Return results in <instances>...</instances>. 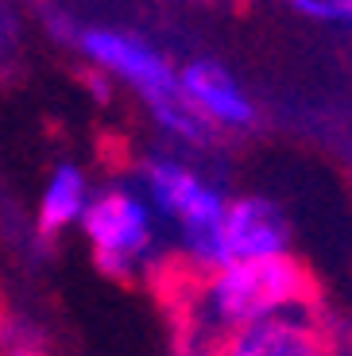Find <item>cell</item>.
Returning <instances> with one entry per match:
<instances>
[{
	"label": "cell",
	"instance_id": "6da1fadb",
	"mask_svg": "<svg viewBox=\"0 0 352 356\" xmlns=\"http://www.w3.org/2000/svg\"><path fill=\"white\" fill-rule=\"evenodd\" d=\"M314 302V279L294 259V252L255 259H225L209 271H194L186 314L194 341H205V353L217 337L255 318Z\"/></svg>",
	"mask_w": 352,
	"mask_h": 356
},
{
	"label": "cell",
	"instance_id": "7a4b0ae2",
	"mask_svg": "<svg viewBox=\"0 0 352 356\" xmlns=\"http://www.w3.org/2000/svg\"><path fill=\"white\" fill-rule=\"evenodd\" d=\"M136 186L143 190L159 221H167L175 229L182 259L190 264V275L225 264V256H221V217H225L229 194L217 182H209L182 155L147 152L136 163Z\"/></svg>",
	"mask_w": 352,
	"mask_h": 356
},
{
	"label": "cell",
	"instance_id": "3957f363",
	"mask_svg": "<svg viewBox=\"0 0 352 356\" xmlns=\"http://www.w3.org/2000/svg\"><path fill=\"white\" fill-rule=\"evenodd\" d=\"M155 209L136 182L93 190L78 229L105 275L128 279L155 256Z\"/></svg>",
	"mask_w": 352,
	"mask_h": 356
},
{
	"label": "cell",
	"instance_id": "277c9868",
	"mask_svg": "<svg viewBox=\"0 0 352 356\" xmlns=\"http://www.w3.org/2000/svg\"><path fill=\"white\" fill-rule=\"evenodd\" d=\"M74 51L86 58L97 74H105L113 86H124L128 93L143 101V108L159 105V101L178 97V66L155 43H147L136 31L124 27H78L74 31Z\"/></svg>",
	"mask_w": 352,
	"mask_h": 356
},
{
	"label": "cell",
	"instance_id": "5b68a950",
	"mask_svg": "<svg viewBox=\"0 0 352 356\" xmlns=\"http://www.w3.org/2000/svg\"><path fill=\"white\" fill-rule=\"evenodd\" d=\"M209 356H337V341L314 302L255 318L209 345Z\"/></svg>",
	"mask_w": 352,
	"mask_h": 356
},
{
	"label": "cell",
	"instance_id": "8992f818",
	"mask_svg": "<svg viewBox=\"0 0 352 356\" xmlns=\"http://www.w3.org/2000/svg\"><path fill=\"white\" fill-rule=\"evenodd\" d=\"M178 89L217 132H248L259 120V108L248 97V89L217 58H190L178 66Z\"/></svg>",
	"mask_w": 352,
	"mask_h": 356
},
{
	"label": "cell",
	"instance_id": "52a82bcc",
	"mask_svg": "<svg viewBox=\"0 0 352 356\" xmlns=\"http://www.w3.org/2000/svg\"><path fill=\"white\" fill-rule=\"evenodd\" d=\"M291 252V221L271 197L240 194L229 197L221 217V256L225 259H255Z\"/></svg>",
	"mask_w": 352,
	"mask_h": 356
},
{
	"label": "cell",
	"instance_id": "ba28073f",
	"mask_svg": "<svg viewBox=\"0 0 352 356\" xmlns=\"http://www.w3.org/2000/svg\"><path fill=\"white\" fill-rule=\"evenodd\" d=\"M93 190L97 186L89 182L81 163H70V159L54 163L47 182H43V190H39L35 229L43 232V236H58V232H66V229H78Z\"/></svg>",
	"mask_w": 352,
	"mask_h": 356
},
{
	"label": "cell",
	"instance_id": "9c48e42d",
	"mask_svg": "<svg viewBox=\"0 0 352 356\" xmlns=\"http://www.w3.org/2000/svg\"><path fill=\"white\" fill-rule=\"evenodd\" d=\"M0 356H39V330L24 318L0 321Z\"/></svg>",
	"mask_w": 352,
	"mask_h": 356
},
{
	"label": "cell",
	"instance_id": "30bf717a",
	"mask_svg": "<svg viewBox=\"0 0 352 356\" xmlns=\"http://www.w3.org/2000/svg\"><path fill=\"white\" fill-rule=\"evenodd\" d=\"M19 54V24L4 4H0V66H8Z\"/></svg>",
	"mask_w": 352,
	"mask_h": 356
},
{
	"label": "cell",
	"instance_id": "8fae6325",
	"mask_svg": "<svg viewBox=\"0 0 352 356\" xmlns=\"http://www.w3.org/2000/svg\"><path fill=\"white\" fill-rule=\"evenodd\" d=\"M337 24L352 27V0H337Z\"/></svg>",
	"mask_w": 352,
	"mask_h": 356
},
{
	"label": "cell",
	"instance_id": "7c38bea8",
	"mask_svg": "<svg viewBox=\"0 0 352 356\" xmlns=\"http://www.w3.org/2000/svg\"><path fill=\"white\" fill-rule=\"evenodd\" d=\"M349 356H352V348H349Z\"/></svg>",
	"mask_w": 352,
	"mask_h": 356
}]
</instances>
